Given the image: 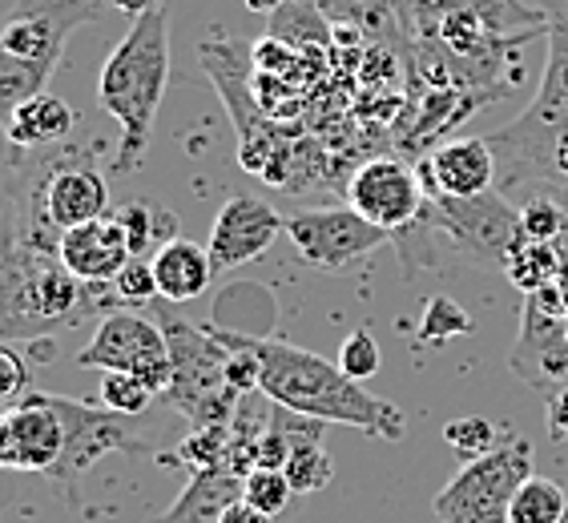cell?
Returning <instances> with one entry per match:
<instances>
[{"mask_svg": "<svg viewBox=\"0 0 568 523\" xmlns=\"http://www.w3.org/2000/svg\"><path fill=\"white\" fill-rule=\"evenodd\" d=\"M219 523H274V515L258 512V507H251L246 500H234L226 512H222Z\"/></svg>", "mask_w": 568, "mask_h": 523, "instance_id": "33", "label": "cell"}, {"mask_svg": "<svg viewBox=\"0 0 568 523\" xmlns=\"http://www.w3.org/2000/svg\"><path fill=\"white\" fill-rule=\"evenodd\" d=\"M44 170L49 150L24 153L0 202V342H37L121 306L110 283H81L61 262V229L44 214Z\"/></svg>", "mask_w": 568, "mask_h": 523, "instance_id": "1", "label": "cell"}, {"mask_svg": "<svg viewBox=\"0 0 568 523\" xmlns=\"http://www.w3.org/2000/svg\"><path fill=\"white\" fill-rule=\"evenodd\" d=\"M61 443H65V431H61V419H57L49 394L29 391L9 411V443L0 451V468L53 475Z\"/></svg>", "mask_w": 568, "mask_h": 523, "instance_id": "15", "label": "cell"}, {"mask_svg": "<svg viewBox=\"0 0 568 523\" xmlns=\"http://www.w3.org/2000/svg\"><path fill=\"white\" fill-rule=\"evenodd\" d=\"M153 318L162 322L165 342H170V362L174 379L165 391V403L178 407L194 427L230 423L242 403V391L230 387V350L210 327H194L186 318H174L162 310V298L150 302Z\"/></svg>", "mask_w": 568, "mask_h": 523, "instance_id": "4", "label": "cell"}, {"mask_svg": "<svg viewBox=\"0 0 568 523\" xmlns=\"http://www.w3.org/2000/svg\"><path fill=\"white\" fill-rule=\"evenodd\" d=\"M44 214L61 234L110 214V186L93 162L73 157L69 150H49L44 170Z\"/></svg>", "mask_w": 568, "mask_h": 523, "instance_id": "12", "label": "cell"}, {"mask_svg": "<svg viewBox=\"0 0 568 523\" xmlns=\"http://www.w3.org/2000/svg\"><path fill=\"white\" fill-rule=\"evenodd\" d=\"M110 286H113V295H118L121 306H150V302L162 298L158 295V278H153L150 258H130Z\"/></svg>", "mask_w": 568, "mask_h": 523, "instance_id": "30", "label": "cell"}, {"mask_svg": "<svg viewBox=\"0 0 568 523\" xmlns=\"http://www.w3.org/2000/svg\"><path fill=\"white\" fill-rule=\"evenodd\" d=\"M427 197H480L496 186L500 162L488 137H456L419 162Z\"/></svg>", "mask_w": 568, "mask_h": 523, "instance_id": "14", "label": "cell"}, {"mask_svg": "<svg viewBox=\"0 0 568 523\" xmlns=\"http://www.w3.org/2000/svg\"><path fill=\"white\" fill-rule=\"evenodd\" d=\"M73 130H77V113L69 110V101L57 98V93H41V98L24 101L21 110L12 113L4 137H9L12 150L33 153V150L61 145Z\"/></svg>", "mask_w": 568, "mask_h": 523, "instance_id": "18", "label": "cell"}, {"mask_svg": "<svg viewBox=\"0 0 568 523\" xmlns=\"http://www.w3.org/2000/svg\"><path fill=\"white\" fill-rule=\"evenodd\" d=\"M53 73L57 69L44 65V61H29V57L0 49V130H9L12 113L21 110L24 101L49 93V76Z\"/></svg>", "mask_w": 568, "mask_h": 523, "instance_id": "21", "label": "cell"}, {"mask_svg": "<svg viewBox=\"0 0 568 523\" xmlns=\"http://www.w3.org/2000/svg\"><path fill=\"white\" fill-rule=\"evenodd\" d=\"M545 427L552 443H565L568 439V382L545 394Z\"/></svg>", "mask_w": 568, "mask_h": 523, "instance_id": "32", "label": "cell"}, {"mask_svg": "<svg viewBox=\"0 0 568 523\" xmlns=\"http://www.w3.org/2000/svg\"><path fill=\"white\" fill-rule=\"evenodd\" d=\"M110 9H118V12H130V17H142V12H150V9H158L162 0H105Z\"/></svg>", "mask_w": 568, "mask_h": 523, "instance_id": "34", "label": "cell"}, {"mask_svg": "<svg viewBox=\"0 0 568 523\" xmlns=\"http://www.w3.org/2000/svg\"><path fill=\"white\" fill-rule=\"evenodd\" d=\"M286 238L295 242L298 258L315 270L339 274L351 270L355 262L375 254L383 242L392 238L387 229L372 226L359 209L351 206H318V209H298L286 218Z\"/></svg>", "mask_w": 568, "mask_h": 523, "instance_id": "8", "label": "cell"}, {"mask_svg": "<svg viewBox=\"0 0 568 523\" xmlns=\"http://www.w3.org/2000/svg\"><path fill=\"white\" fill-rule=\"evenodd\" d=\"M246 9L251 12H278L283 9V0H246Z\"/></svg>", "mask_w": 568, "mask_h": 523, "instance_id": "35", "label": "cell"}, {"mask_svg": "<svg viewBox=\"0 0 568 523\" xmlns=\"http://www.w3.org/2000/svg\"><path fill=\"white\" fill-rule=\"evenodd\" d=\"M444 443H448L452 451H456L464 463L468 459H480L488 455L493 448H500L504 439L513 435L508 427L493 423V419H484V414H464V419H452V423H444Z\"/></svg>", "mask_w": 568, "mask_h": 523, "instance_id": "24", "label": "cell"}, {"mask_svg": "<svg viewBox=\"0 0 568 523\" xmlns=\"http://www.w3.org/2000/svg\"><path fill=\"white\" fill-rule=\"evenodd\" d=\"M118 222L125 226V238H130L133 258H153L165 242L178 238V214L162 209L150 197H138V202H125L118 209Z\"/></svg>", "mask_w": 568, "mask_h": 523, "instance_id": "22", "label": "cell"}, {"mask_svg": "<svg viewBox=\"0 0 568 523\" xmlns=\"http://www.w3.org/2000/svg\"><path fill=\"white\" fill-rule=\"evenodd\" d=\"M565 523H568V515H565Z\"/></svg>", "mask_w": 568, "mask_h": 523, "instance_id": "38", "label": "cell"}, {"mask_svg": "<svg viewBox=\"0 0 568 523\" xmlns=\"http://www.w3.org/2000/svg\"><path fill=\"white\" fill-rule=\"evenodd\" d=\"M98 394H101V407L121 414V419H138V414H145L153 403L150 387H145L138 375H125V371H101Z\"/></svg>", "mask_w": 568, "mask_h": 523, "instance_id": "25", "label": "cell"}, {"mask_svg": "<svg viewBox=\"0 0 568 523\" xmlns=\"http://www.w3.org/2000/svg\"><path fill=\"white\" fill-rule=\"evenodd\" d=\"M291 495H295V488H291V480H286L283 471L254 468V471L242 475V500L251 503V507H258V512H266V515H283L286 503H291Z\"/></svg>", "mask_w": 568, "mask_h": 523, "instance_id": "27", "label": "cell"}, {"mask_svg": "<svg viewBox=\"0 0 568 523\" xmlns=\"http://www.w3.org/2000/svg\"><path fill=\"white\" fill-rule=\"evenodd\" d=\"M170 85V12L165 4L133 17L130 33L105 57L98 76V105L121 125L118 174H133L142 165L153 137V121Z\"/></svg>", "mask_w": 568, "mask_h": 523, "instance_id": "3", "label": "cell"}, {"mask_svg": "<svg viewBox=\"0 0 568 523\" xmlns=\"http://www.w3.org/2000/svg\"><path fill=\"white\" fill-rule=\"evenodd\" d=\"M234 500H242V475H234L230 468H202L194 471L182 500L158 523H219Z\"/></svg>", "mask_w": 568, "mask_h": 523, "instance_id": "19", "label": "cell"}, {"mask_svg": "<svg viewBox=\"0 0 568 523\" xmlns=\"http://www.w3.org/2000/svg\"><path fill=\"white\" fill-rule=\"evenodd\" d=\"M101 4L105 0H24L21 9H12L0 24V49L57 69L69 33L77 24L98 21Z\"/></svg>", "mask_w": 568, "mask_h": 523, "instance_id": "10", "label": "cell"}, {"mask_svg": "<svg viewBox=\"0 0 568 523\" xmlns=\"http://www.w3.org/2000/svg\"><path fill=\"white\" fill-rule=\"evenodd\" d=\"M246 347L258 355V391L278 407L318 423L355 427L363 435L399 443L407 435V414L395 403L372 394L363 382L339 371V362H327L315 350L291 347L283 338L242 335Z\"/></svg>", "mask_w": 568, "mask_h": 523, "instance_id": "2", "label": "cell"}, {"mask_svg": "<svg viewBox=\"0 0 568 523\" xmlns=\"http://www.w3.org/2000/svg\"><path fill=\"white\" fill-rule=\"evenodd\" d=\"M33 387V375H29V359L21 350L0 342V407H17Z\"/></svg>", "mask_w": 568, "mask_h": 523, "instance_id": "31", "label": "cell"}, {"mask_svg": "<svg viewBox=\"0 0 568 523\" xmlns=\"http://www.w3.org/2000/svg\"><path fill=\"white\" fill-rule=\"evenodd\" d=\"M77 367L138 375L153 394H165L170 379H174L170 342H165V330L153 318L150 306H142V310L118 306L105 318H98V335L89 338V347L77 355Z\"/></svg>", "mask_w": 568, "mask_h": 523, "instance_id": "6", "label": "cell"}, {"mask_svg": "<svg viewBox=\"0 0 568 523\" xmlns=\"http://www.w3.org/2000/svg\"><path fill=\"white\" fill-rule=\"evenodd\" d=\"M286 229V218L271 202L251 194L230 197L226 206L219 209L214 229H210V262H214V274L234 270V266H246L258 254H266L274 246V238Z\"/></svg>", "mask_w": 568, "mask_h": 523, "instance_id": "13", "label": "cell"}, {"mask_svg": "<svg viewBox=\"0 0 568 523\" xmlns=\"http://www.w3.org/2000/svg\"><path fill=\"white\" fill-rule=\"evenodd\" d=\"M347 206L359 209L372 226L399 234V229L416 226L419 214L432 206L427 197L419 165L404 162V157H372L363 162L347 182Z\"/></svg>", "mask_w": 568, "mask_h": 523, "instance_id": "9", "label": "cell"}, {"mask_svg": "<svg viewBox=\"0 0 568 523\" xmlns=\"http://www.w3.org/2000/svg\"><path fill=\"white\" fill-rule=\"evenodd\" d=\"M568 491L548 475H528L513 500L508 523H565Z\"/></svg>", "mask_w": 568, "mask_h": 523, "instance_id": "23", "label": "cell"}, {"mask_svg": "<svg viewBox=\"0 0 568 523\" xmlns=\"http://www.w3.org/2000/svg\"><path fill=\"white\" fill-rule=\"evenodd\" d=\"M471 330V318L468 310L459 302H452L448 295L439 298H427L424 315H419V335L416 342L419 347H436V342H448V338H459Z\"/></svg>", "mask_w": 568, "mask_h": 523, "instance_id": "26", "label": "cell"}, {"mask_svg": "<svg viewBox=\"0 0 568 523\" xmlns=\"http://www.w3.org/2000/svg\"><path fill=\"white\" fill-rule=\"evenodd\" d=\"M283 475L291 480V488L306 495V491H323V488H327L331 475H335V463H331V455L323 451V443H303V448L291 451Z\"/></svg>", "mask_w": 568, "mask_h": 523, "instance_id": "28", "label": "cell"}, {"mask_svg": "<svg viewBox=\"0 0 568 523\" xmlns=\"http://www.w3.org/2000/svg\"><path fill=\"white\" fill-rule=\"evenodd\" d=\"M383 367V350H379V338L372 335V330H351L347 338H343L339 347V371L351 375L355 382H367L375 379Z\"/></svg>", "mask_w": 568, "mask_h": 523, "instance_id": "29", "label": "cell"}, {"mask_svg": "<svg viewBox=\"0 0 568 523\" xmlns=\"http://www.w3.org/2000/svg\"><path fill=\"white\" fill-rule=\"evenodd\" d=\"M318 9L327 12L331 24L339 29H355V33L372 37L379 44H395L404 49V37H399V12H395V0H318Z\"/></svg>", "mask_w": 568, "mask_h": 523, "instance_id": "20", "label": "cell"}, {"mask_svg": "<svg viewBox=\"0 0 568 523\" xmlns=\"http://www.w3.org/2000/svg\"><path fill=\"white\" fill-rule=\"evenodd\" d=\"M536 475L532 443L508 435L488 455L468 459L432 500V515L439 523H508L520 483Z\"/></svg>", "mask_w": 568, "mask_h": 523, "instance_id": "5", "label": "cell"}, {"mask_svg": "<svg viewBox=\"0 0 568 523\" xmlns=\"http://www.w3.org/2000/svg\"><path fill=\"white\" fill-rule=\"evenodd\" d=\"M9 443V411H0V451Z\"/></svg>", "mask_w": 568, "mask_h": 523, "instance_id": "36", "label": "cell"}, {"mask_svg": "<svg viewBox=\"0 0 568 523\" xmlns=\"http://www.w3.org/2000/svg\"><path fill=\"white\" fill-rule=\"evenodd\" d=\"M565 335H568V318H565Z\"/></svg>", "mask_w": 568, "mask_h": 523, "instance_id": "37", "label": "cell"}, {"mask_svg": "<svg viewBox=\"0 0 568 523\" xmlns=\"http://www.w3.org/2000/svg\"><path fill=\"white\" fill-rule=\"evenodd\" d=\"M432 209H436L439 229L471 262H484V266L504 270L525 238L520 209H516V202H508L504 189H488L480 197H432Z\"/></svg>", "mask_w": 568, "mask_h": 523, "instance_id": "7", "label": "cell"}, {"mask_svg": "<svg viewBox=\"0 0 568 523\" xmlns=\"http://www.w3.org/2000/svg\"><path fill=\"white\" fill-rule=\"evenodd\" d=\"M57 419H61V431H65V443H61V459L49 480L69 483L77 480L81 471H89L98 459L113 455V451H138V439L130 435L125 419L105 407L81 403V399H65V394H49Z\"/></svg>", "mask_w": 568, "mask_h": 523, "instance_id": "11", "label": "cell"}, {"mask_svg": "<svg viewBox=\"0 0 568 523\" xmlns=\"http://www.w3.org/2000/svg\"><path fill=\"white\" fill-rule=\"evenodd\" d=\"M130 258V238H125V226L118 222V214H105V218L61 234V262L81 283H113Z\"/></svg>", "mask_w": 568, "mask_h": 523, "instance_id": "16", "label": "cell"}, {"mask_svg": "<svg viewBox=\"0 0 568 523\" xmlns=\"http://www.w3.org/2000/svg\"><path fill=\"white\" fill-rule=\"evenodd\" d=\"M150 262H153V278H158L162 302H190V298L206 295L210 278H214L210 250L190 238L165 242Z\"/></svg>", "mask_w": 568, "mask_h": 523, "instance_id": "17", "label": "cell"}]
</instances>
